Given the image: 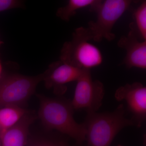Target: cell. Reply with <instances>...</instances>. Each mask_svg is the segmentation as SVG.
Masks as SVG:
<instances>
[{
  "mask_svg": "<svg viewBox=\"0 0 146 146\" xmlns=\"http://www.w3.org/2000/svg\"><path fill=\"white\" fill-rule=\"evenodd\" d=\"M83 123L88 146H110L115 136L124 128L136 127L133 120L127 117L123 104L112 112L87 113Z\"/></svg>",
  "mask_w": 146,
  "mask_h": 146,
  "instance_id": "7a4b0ae2",
  "label": "cell"
},
{
  "mask_svg": "<svg viewBox=\"0 0 146 146\" xmlns=\"http://www.w3.org/2000/svg\"><path fill=\"white\" fill-rule=\"evenodd\" d=\"M118 46L125 50L123 63L127 68H146V41H140L135 32L131 30L126 36L118 42Z\"/></svg>",
  "mask_w": 146,
  "mask_h": 146,
  "instance_id": "9c48e42d",
  "label": "cell"
},
{
  "mask_svg": "<svg viewBox=\"0 0 146 146\" xmlns=\"http://www.w3.org/2000/svg\"><path fill=\"white\" fill-rule=\"evenodd\" d=\"M130 0L100 1L90 9L97 13L96 21H89L87 28L92 40L100 42L103 39L112 41L115 38L112 29L116 22L130 8Z\"/></svg>",
  "mask_w": 146,
  "mask_h": 146,
  "instance_id": "277c9868",
  "label": "cell"
},
{
  "mask_svg": "<svg viewBox=\"0 0 146 146\" xmlns=\"http://www.w3.org/2000/svg\"><path fill=\"white\" fill-rule=\"evenodd\" d=\"M115 99L118 101L125 100L128 110L136 127H140L146 118V87L136 82L120 86L115 91Z\"/></svg>",
  "mask_w": 146,
  "mask_h": 146,
  "instance_id": "52a82bcc",
  "label": "cell"
},
{
  "mask_svg": "<svg viewBox=\"0 0 146 146\" xmlns=\"http://www.w3.org/2000/svg\"><path fill=\"white\" fill-rule=\"evenodd\" d=\"M3 70V65L1 60L0 59V79L2 75Z\"/></svg>",
  "mask_w": 146,
  "mask_h": 146,
  "instance_id": "2e32d148",
  "label": "cell"
},
{
  "mask_svg": "<svg viewBox=\"0 0 146 146\" xmlns=\"http://www.w3.org/2000/svg\"><path fill=\"white\" fill-rule=\"evenodd\" d=\"M99 0H69L66 5L57 9L56 15L63 21L68 22L81 9L94 7Z\"/></svg>",
  "mask_w": 146,
  "mask_h": 146,
  "instance_id": "7c38bea8",
  "label": "cell"
},
{
  "mask_svg": "<svg viewBox=\"0 0 146 146\" xmlns=\"http://www.w3.org/2000/svg\"><path fill=\"white\" fill-rule=\"evenodd\" d=\"M0 146H1V142H0Z\"/></svg>",
  "mask_w": 146,
  "mask_h": 146,
  "instance_id": "d6986e66",
  "label": "cell"
},
{
  "mask_svg": "<svg viewBox=\"0 0 146 146\" xmlns=\"http://www.w3.org/2000/svg\"><path fill=\"white\" fill-rule=\"evenodd\" d=\"M23 1L20 0H0V13L14 9L23 8Z\"/></svg>",
  "mask_w": 146,
  "mask_h": 146,
  "instance_id": "5bb4252c",
  "label": "cell"
},
{
  "mask_svg": "<svg viewBox=\"0 0 146 146\" xmlns=\"http://www.w3.org/2000/svg\"><path fill=\"white\" fill-rule=\"evenodd\" d=\"M84 70L60 60L50 64L48 69L43 73V81L47 89L52 88L56 94H63L67 89L65 84L77 81Z\"/></svg>",
  "mask_w": 146,
  "mask_h": 146,
  "instance_id": "ba28073f",
  "label": "cell"
},
{
  "mask_svg": "<svg viewBox=\"0 0 146 146\" xmlns=\"http://www.w3.org/2000/svg\"><path fill=\"white\" fill-rule=\"evenodd\" d=\"M2 44V42L1 41V39H0V47H1V45Z\"/></svg>",
  "mask_w": 146,
  "mask_h": 146,
  "instance_id": "e0dca14e",
  "label": "cell"
},
{
  "mask_svg": "<svg viewBox=\"0 0 146 146\" xmlns=\"http://www.w3.org/2000/svg\"><path fill=\"white\" fill-rule=\"evenodd\" d=\"M133 22L130 25V29L142 41H146V1L142 2L133 12Z\"/></svg>",
  "mask_w": 146,
  "mask_h": 146,
  "instance_id": "4fadbf2b",
  "label": "cell"
},
{
  "mask_svg": "<svg viewBox=\"0 0 146 146\" xmlns=\"http://www.w3.org/2000/svg\"><path fill=\"white\" fill-rule=\"evenodd\" d=\"M28 112L19 106H6L0 109V133L16 124Z\"/></svg>",
  "mask_w": 146,
  "mask_h": 146,
  "instance_id": "8fae6325",
  "label": "cell"
},
{
  "mask_svg": "<svg viewBox=\"0 0 146 146\" xmlns=\"http://www.w3.org/2000/svg\"><path fill=\"white\" fill-rule=\"evenodd\" d=\"M104 94L103 84L93 80L90 70H84L77 80L71 104L74 110L85 109L87 113L96 112L102 106Z\"/></svg>",
  "mask_w": 146,
  "mask_h": 146,
  "instance_id": "8992f818",
  "label": "cell"
},
{
  "mask_svg": "<svg viewBox=\"0 0 146 146\" xmlns=\"http://www.w3.org/2000/svg\"><path fill=\"white\" fill-rule=\"evenodd\" d=\"M34 146H65L62 144H54V143H47V144H41L39 145H37Z\"/></svg>",
  "mask_w": 146,
  "mask_h": 146,
  "instance_id": "9a60e30c",
  "label": "cell"
},
{
  "mask_svg": "<svg viewBox=\"0 0 146 146\" xmlns=\"http://www.w3.org/2000/svg\"><path fill=\"white\" fill-rule=\"evenodd\" d=\"M117 146H123L121 145H118Z\"/></svg>",
  "mask_w": 146,
  "mask_h": 146,
  "instance_id": "ac0fdd59",
  "label": "cell"
},
{
  "mask_svg": "<svg viewBox=\"0 0 146 146\" xmlns=\"http://www.w3.org/2000/svg\"><path fill=\"white\" fill-rule=\"evenodd\" d=\"M92 37L87 28H78L70 41L63 44L60 60L81 70H90L101 65L103 57L98 47L89 42Z\"/></svg>",
  "mask_w": 146,
  "mask_h": 146,
  "instance_id": "3957f363",
  "label": "cell"
},
{
  "mask_svg": "<svg viewBox=\"0 0 146 146\" xmlns=\"http://www.w3.org/2000/svg\"><path fill=\"white\" fill-rule=\"evenodd\" d=\"M43 78V73L34 76L16 73L5 76L0 81V107H21L34 94Z\"/></svg>",
  "mask_w": 146,
  "mask_h": 146,
  "instance_id": "5b68a950",
  "label": "cell"
},
{
  "mask_svg": "<svg viewBox=\"0 0 146 146\" xmlns=\"http://www.w3.org/2000/svg\"><path fill=\"white\" fill-rule=\"evenodd\" d=\"M36 118L28 112L15 125L0 133L1 146H25L29 128Z\"/></svg>",
  "mask_w": 146,
  "mask_h": 146,
  "instance_id": "30bf717a",
  "label": "cell"
},
{
  "mask_svg": "<svg viewBox=\"0 0 146 146\" xmlns=\"http://www.w3.org/2000/svg\"><path fill=\"white\" fill-rule=\"evenodd\" d=\"M40 106L38 115L48 129H55L68 135L78 143L86 140V129L84 124H79L73 117L71 102L50 98L37 95Z\"/></svg>",
  "mask_w": 146,
  "mask_h": 146,
  "instance_id": "6da1fadb",
  "label": "cell"
}]
</instances>
